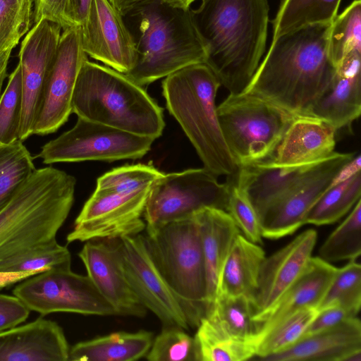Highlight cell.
Returning <instances> with one entry per match:
<instances>
[{
    "instance_id": "9a60e30c",
    "label": "cell",
    "mask_w": 361,
    "mask_h": 361,
    "mask_svg": "<svg viewBox=\"0 0 361 361\" xmlns=\"http://www.w3.org/2000/svg\"><path fill=\"white\" fill-rule=\"evenodd\" d=\"M353 157L354 153L334 152L319 161L295 188L262 214L259 221L262 237L278 239L292 234L304 225L307 213L330 188L336 173Z\"/></svg>"
},
{
    "instance_id": "f6af8a7d",
    "label": "cell",
    "mask_w": 361,
    "mask_h": 361,
    "mask_svg": "<svg viewBox=\"0 0 361 361\" xmlns=\"http://www.w3.org/2000/svg\"><path fill=\"white\" fill-rule=\"evenodd\" d=\"M30 310L16 296L0 294V332L20 325Z\"/></svg>"
},
{
    "instance_id": "7dc6e473",
    "label": "cell",
    "mask_w": 361,
    "mask_h": 361,
    "mask_svg": "<svg viewBox=\"0 0 361 361\" xmlns=\"http://www.w3.org/2000/svg\"><path fill=\"white\" fill-rule=\"evenodd\" d=\"M92 0H68L67 16L73 26H83Z\"/></svg>"
},
{
    "instance_id": "d6986e66",
    "label": "cell",
    "mask_w": 361,
    "mask_h": 361,
    "mask_svg": "<svg viewBox=\"0 0 361 361\" xmlns=\"http://www.w3.org/2000/svg\"><path fill=\"white\" fill-rule=\"evenodd\" d=\"M317 240V231L308 229L264 258L252 299L255 323L274 305L303 271L312 257Z\"/></svg>"
},
{
    "instance_id": "4316f807",
    "label": "cell",
    "mask_w": 361,
    "mask_h": 361,
    "mask_svg": "<svg viewBox=\"0 0 361 361\" xmlns=\"http://www.w3.org/2000/svg\"><path fill=\"white\" fill-rule=\"evenodd\" d=\"M265 257L264 251L257 243L239 233L224 262L217 295H243L252 303L260 267Z\"/></svg>"
},
{
    "instance_id": "52a82bcc",
    "label": "cell",
    "mask_w": 361,
    "mask_h": 361,
    "mask_svg": "<svg viewBox=\"0 0 361 361\" xmlns=\"http://www.w3.org/2000/svg\"><path fill=\"white\" fill-rule=\"evenodd\" d=\"M158 270L175 293L202 317L206 314L207 276L197 222L191 216L157 226L142 234Z\"/></svg>"
},
{
    "instance_id": "5b68a950",
    "label": "cell",
    "mask_w": 361,
    "mask_h": 361,
    "mask_svg": "<svg viewBox=\"0 0 361 361\" xmlns=\"http://www.w3.org/2000/svg\"><path fill=\"white\" fill-rule=\"evenodd\" d=\"M221 83L204 63L178 70L162 82L169 113L176 119L203 163L215 176H233L238 166L220 127L216 97Z\"/></svg>"
},
{
    "instance_id": "7bdbcfd3",
    "label": "cell",
    "mask_w": 361,
    "mask_h": 361,
    "mask_svg": "<svg viewBox=\"0 0 361 361\" xmlns=\"http://www.w3.org/2000/svg\"><path fill=\"white\" fill-rule=\"evenodd\" d=\"M32 14L0 0V52L14 48L30 27Z\"/></svg>"
},
{
    "instance_id": "44dd1931",
    "label": "cell",
    "mask_w": 361,
    "mask_h": 361,
    "mask_svg": "<svg viewBox=\"0 0 361 361\" xmlns=\"http://www.w3.org/2000/svg\"><path fill=\"white\" fill-rule=\"evenodd\" d=\"M263 361H361V324L357 317L302 337Z\"/></svg>"
},
{
    "instance_id": "b9f144b4",
    "label": "cell",
    "mask_w": 361,
    "mask_h": 361,
    "mask_svg": "<svg viewBox=\"0 0 361 361\" xmlns=\"http://www.w3.org/2000/svg\"><path fill=\"white\" fill-rule=\"evenodd\" d=\"M229 192L226 211L247 240L262 243V235L259 216L245 194L232 179L228 181Z\"/></svg>"
},
{
    "instance_id": "6da1fadb",
    "label": "cell",
    "mask_w": 361,
    "mask_h": 361,
    "mask_svg": "<svg viewBox=\"0 0 361 361\" xmlns=\"http://www.w3.org/2000/svg\"><path fill=\"white\" fill-rule=\"evenodd\" d=\"M331 24L305 26L272 39L243 92L295 116H308L336 71L328 51Z\"/></svg>"
},
{
    "instance_id": "d6a6232c",
    "label": "cell",
    "mask_w": 361,
    "mask_h": 361,
    "mask_svg": "<svg viewBox=\"0 0 361 361\" xmlns=\"http://www.w3.org/2000/svg\"><path fill=\"white\" fill-rule=\"evenodd\" d=\"M361 253V200L328 236L319 250L321 259L329 263L355 260Z\"/></svg>"
},
{
    "instance_id": "c3c4849f",
    "label": "cell",
    "mask_w": 361,
    "mask_h": 361,
    "mask_svg": "<svg viewBox=\"0 0 361 361\" xmlns=\"http://www.w3.org/2000/svg\"><path fill=\"white\" fill-rule=\"evenodd\" d=\"M360 169L361 156L360 154H357V156L354 155V157L342 166L336 173L331 181L330 187L348 180L357 173L360 172Z\"/></svg>"
},
{
    "instance_id": "7c38bea8",
    "label": "cell",
    "mask_w": 361,
    "mask_h": 361,
    "mask_svg": "<svg viewBox=\"0 0 361 361\" xmlns=\"http://www.w3.org/2000/svg\"><path fill=\"white\" fill-rule=\"evenodd\" d=\"M154 139L78 117L75 125L44 144L39 157L46 164L139 159Z\"/></svg>"
},
{
    "instance_id": "83f0119b",
    "label": "cell",
    "mask_w": 361,
    "mask_h": 361,
    "mask_svg": "<svg viewBox=\"0 0 361 361\" xmlns=\"http://www.w3.org/2000/svg\"><path fill=\"white\" fill-rule=\"evenodd\" d=\"M154 338L146 330L118 331L70 347L68 361H135L146 356Z\"/></svg>"
},
{
    "instance_id": "ffe728a7",
    "label": "cell",
    "mask_w": 361,
    "mask_h": 361,
    "mask_svg": "<svg viewBox=\"0 0 361 361\" xmlns=\"http://www.w3.org/2000/svg\"><path fill=\"white\" fill-rule=\"evenodd\" d=\"M69 350L62 328L42 317L0 332V361H68Z\"/></svg>"
},
{
    "instance_id": "ac0fdd59",
    "label": "cell",
    "mask_w": 361,
    "mask_h": 361,
    "mask_svg": "<svg viewBox=\"0 0 361 361\" xmlns=\"http://www.w3.org/2000/svg\"><path fill=\"white\" fill-rule=\"evenodd\" d=\"M96 288L117 316L143 317L147 308L135 293L122 270L118 239L86 241L78 253Z\"/></svg>"
},
{
    "instance_id": "cb8c5ba5",
    "label": "cell",
    "mask_w": 361,
    "mask_h": 361,
    "mask_svg": "<svg viewBox=\"0 0 361 361\" xmlns=\"http://www.w3.org/2000/svg\"><path fill=\"white\" fill-rule=\"evenodd\" d=\"M318 163L289 166L269 161L240 166L236 174L230 177L247 197L259 219L270 206L305 179Z\"/></svg>"
},
{
    "instance_id": "ee69618b",
    "label": "cell",
    "mask_w": 361,
    "mask_h": 361,
    "mask_svg": "<svg viewBox=\"0 0 361 361\" xmlns=\"http://www.w3.org/2000/svg\"><path fill=\"white\" fill-rule=\"evenodd\" d=\"M32 23L45 19L61 26L63 30L73 26L67 16L68 0H32Z\"/></svg>"
},
{
    "instance_id": "f5cc1de1",
    "label": "cell",
    "mask_w": 361,
    "mask_h": 361,
    "mask_svg": "<svg viewBox=\"0 0 361 361\" xmlns=\"http://www.w3.org/2000/svg\"><path fill=\"white\" fill-rule=\"evenodd\" d=\"M8 3L18 6L25 11L32 14V0H4Z\"/></svg>"
},
{
    "instance_id": "e0dca14e",
    "label": "cell",
    "mask_w": 361,
    "mask_h": 361,
    "mask_svg": "<svg viewBox=\"0 0 361 361\" xmlns=\"http://www.w3.org/2000/svg\"><path fill=\"white\" fill-rule=\"evenodd\" d=\"M123 16L109 0H92L85 24L80 27L87 55L124 74L133 67L136 42Z\"/></svg>"
},
{
    "instance_id": "d590c367",
    "label": "cell",
    "mask_w": 361,
    "mask_h": 361,
    "mask_svg": "<svg viewBox=\"0 0 361 361\" xmlns=\"http://www.w3.org/2000/svg\"><path fill=\"white\" fill-rule=\"evenodd\" d=\"M319 311L316 307H305L283 320L261 341L255 357L261 360L295 344L302 337Z\"/></svg>"
},
{
    "instance_id": "74e56055",
    "label": "cell",
    "mask_w": 361,
    "mask_h": 361,
    "mask_svg": "<svg viewBox=\"0 0 361 361\" xmlns=\"http://www.w3.org/2000/svg\"><path fill=\"white\" fill-rule=\"evenodd\" d=\"M331 304L340 305L357 315L361 306V266L356 259L338 268L319 310Z\"/></svg>"
},
{
    "instance_id": "4dcf8cb0",
    "label": "cell",
    "mask_w": 361,
    "mask_h": 361,
    "mask_svg": "<svg viewBox=\"0 0 361 361\" xmlns=\"http://www.w3.org/2000/svg\"><path fill=\"white\" fill-rule=\"evenodd\" d=\"M253 316V306L249 298L243 295L219 294L204 317L230 335L242 339L255 340L259 344L257 328Z\"/></svg>"
},
{
    "instance_id": "681fc988",
    "label": "cell",
    "mask_w": 361,
    "mask_h": 361,
    "mask_svg": "<svg viewBox=\"0 0 361 361\" xmlns=\"http://www.w3.org/2000/svg\"><path fill=\"white\" fill-rule=\"evenodd\" d=\"M155 1L159 0H109L123 16L131 15L140 8Z\"/></svg>"
},
{
    "instance_id": "1f68e13d",
    "label": "cell",
    "mask_w": 361,
    "mask_h": 361,
    "mask_svg": "<svg viewBox=\"0 0 361 361\" xmlns=\"http://www.w3.org/2000/svg\"><path fill=\"white\" fill-rule=\"evenodd\" d=\"M360 172L348 180L330 187L315 202L305 219V224H331L347 214L360 200Z\"/></svg>"
},
{
    "instance_id": "60d3db41",
    "label": "cell",
    "mask_w": 361,
    "mask_h": 361,
    "mask_svg": "<svg viewBox=\"0 0 361 361\" xmlns=\"http://www.w3.org/2000/svg\"><path fill=\"white\" fill-rule=\"evenodd\" d=\"M164 173L149 164H132L116 168L100 176L97 189L133 192L152 187Z\"/></svg>"
},
{
    "instance_id": "836d02e7",
    "label": "cell",
    "mask_w": 361,
    "mask_h": 361,
    "mask_svg": "<svg viewBox=\"0 0 361 361\" xmlns=\"http://www.w3.org/2000/svg\"><path fill=\"white\" fill-rule=\"evenodd\" d=\"M353 51L361 52L360 0H354L336 16L329 35V55L336 68Z\"/></svg>"
},
{
    "instance_id": "ba28073f",
    "label": "cell",
    "mask_w": 361,
    "mask_h": 361,
    "mask_svg": "<svg viewBox=\"0 0 361 361\" xmlns=\"http://www.w3.org/2000/svg\"><path fill=\"white\" fill-rule=\"evenodd\" d=\"M223 136L238 167L272 161L296 116L257 97L229 94L217 106Z\"/></svg>"
},
{
    "instance_id": "3957f363",
    "label": "cell",
    "mask_w": 361,
    "mask_h": 361,
    "mask_svg": "<svg viewBox=\"0 0 361 361\" xmlns=\"http://www.w3.org/2000/svg\"><path fill=\"white\" fill-rule=\"evenodd\" d=\"M75 178L54 167L35 169L0 209V262L56 240L74 201Z\"/></svg>"
},
{
    "instance_id": "8d00e7d4",
    "label": "cell",
    "mask_w": 361,
    "mask_h": 361,
    "mask_svg": "<svg viewBox=\"0 0 361 361\" xmlns=\"http://www.w3.org/2000/svg\"><path fill=\"white\" fill-rule=\"evenodd\" d=\"M71 264L68 249L56 239L20 252L1 262V271H46Z\"/></svg>"
},
{
    "instance_id": "f907efd6",
    "label": "cell",
    "mask_w": 361,
    "mask_h": 361,
    "mask_svg": "<svg viewBox=\"0 0 361 361\" xmlns=\"http://www.w3.org/2000/svg\"><path fill=\"white\" fill-rule=\"evenodd\" d=\"M42 271H1L0 288L20 282L27 278L42 272Z\"/></svg>"
},
{
    "instance_id": "484cf974",
    "label": "cell",
    "mask_w": 361,
    "mask_h": 361,
    "mask_svg": "<svg viewBox=\"0 0 361 361\" xmlns=\"http://www.w3.org/2000/svg\"><path fill=\"white\" fill-rule=\"evenodd\" d=\"M192 216L198 226L205 264L208 310L217 295L226 259L234 239L240 231L224 209L204 207Z\"/></svg>"
},
{
    "instance_id": "9c48e42d",
    "label": "cell",
    "mask_w": 361,
    "mask_h": 361,
    "mask_svg": "<svg viewBox=\"0 0 361 361\" xmlns=\"http://www.w3.org/2000/svg\"><path fill=\"white\" fill-rule=\"evenodd\" d=\"M228 183L205 168L163 174L152 185L143 217L146 226L184 219L204 207L226 211Z\"/></svg>"
},
{
    "instance_id": "30bf717a",
    "label": "cell",
    "mask_w": 361,
    "mask_h": 361,
    "mask_svg": "<svg viewBox=\"0 0 361 361\" xmlns=\"http://www.w3.org/2000/svg\"><path fill=\"white\" fill-rule=\"evenodd\" d=\"M13 293L30 311L42 315L71 312L117 316L88 276L72 271L71 265L51 267L22 280Z\"/></svg>"
},
{
    "instance_id": "f1b7e54d",
    "label": "cell",
    "mask_w": 361,
    "mask_h": 361,
    "mask_svg": "<svg viewBox=\"0 0 361 361\" xmlns=\"http://www.w3.org/2000/svg\"><path fill=\"white\" fill-rule=\"evenodd\" d=\"M194 338L196 361H243L257 355L258 343L236 338L204 317Z\"/></svg>"
},
{
    "instance_id": "2e32d148",
    "label": "cell",
    "mask_w": 361,
    "mask_h": 361,
    "mask_svg": "<svg viewBox=\"0 0 361 361\" xmlns=\"http://www.w3.org/2000/svg\"><path fill=\"white\" fill-rule=\"evenodd\" d=\"M59 25L41 20L26 33L18 54L23 87V109L19 130L22 142L33 135L46 77L61 37Z\"/></svg>"
},
{
    "instance_id": "7402d4cb",
    "label": "cell",
    "mask_w": 361,
    "mask_h": 361,
    "mask_svg": "<svg viewBox=\"0 0 361 361\" xmlns=\"http://www.w3.org/2000/svg\"><path fill=\"white\" fill-rule=\"evenodd\" d=\"M361 52L349 53L336 68L324 92L308 116L322 119L336 130L351 125L361 113Z\"/></svg>"
},
{
    "instance_id": "816d5d0a",
    "label": "cell",
    "mask_w": 361,
    "mask_h": 361,
    "mask_svg": "<svg viewBox=\"0 0 361 361\" xmlns=\"http://www.w3.org/2000/svg\"><path fill=\"white\" fill-rule=\"evenodd\" d=\"M13 48L0 52V98L2 94V87L7 75V66Z\"/></svg>"
},
{
    "instance_id": "e575fe53",
    "label": "cell",
    "mask_w": 361,
    "mask_h": 361,
    "mask_svg": "<svg viewBox=\"0 0 361 361\" xmlns=\"http://www.w3.org/2000/svg\"><path fill=\"white\" fill-rule=\"evenodd\" d=\"M35 169L33 159L21 140L0 144V209Z\"/></svg>"
},
{
    "instance_id": "8fae6325",
    "label": "cell",
    "mask_w": 361,
    "mask_h": 361,
    "mask_svg": "<svg viewBox=\"0 0 361 361\" xmlns=\"http://www.w3.org/2000/svg\"><path fill=\"white\" fill-rule=\"evenodd\" d=\"M124 275L141 302L163 326L188 331L199 325L201 317L171 289L154 263L142 234L118 239Z\"/></svg>"
},
{
    "instance_id": "8992f818",
    "label": "cell",
    "mask_w": 361,
    "mask_h": 361,
    "mask_svg": "<svg viewBox=\"0 0 361 361\" xmlns=\"http://www.w3.org/2000/svg\"><path fill=\"white\" fill-rule=\"evenodd\" d=\"M131 16L140 18L137 57L126 75L142 87L188 66L205 63L207 48L192 16L191 7L155 1Z\"/></svg>"
},
{
    "instance_id": "277c9868",
    "label": "cell",
    "mask_w": 361,
    "mask_h": 361,
    "mask_svg": "<svg viewBox=\"0 0 361 361\" xmlns=\"http://www.w3.org/2000/svg\"><path fill=\"white\" fill-rule=\"evenodd\" d=\"M78 117L154 140L165 126L162 109L126 74L86 59L72 98Z\"/></svg>"
},
{
    "instance_id": "f35d334b",
    "label": "cell",
    "mask_w": 361,
    "mask_h": 361,
    "mask_svg": "<svg viewBox=\"0 0 361 361\" xmlns=\"http://www.w3.org/2000/svg\"><path fill=\"white\" fill-rule=\"evenodd\" d=\"M22 109V78L18 63L9 75L6 89L0 98L1 145H8L19 140Z\"/></svg>"
},
{
    "instance_id": "ab89813d",
    "label": "cell",
    "mask_w": 361,
    "mask_h": 361,
    "mask_svg": "<svg viewBox=\"0 0 361 361\" xmlns=\"http://www.w3.org/2000/svg\"><path fill=\"white\" fill-rule=\"evenodd\" d=\"M176 326H163L145 357L149 361H196L194 338Z\"/></svg>"
},
{
    "instance_id": "603a6c76",
    "label": "cell",
    "mask_w": 361,
    "mask_h": 361,
    "mask_svg": "<svg viewBox=\"0 0 361 361\" xmlns=\"http://www.w3.org/2000/svg\"><path fill=\"white\" fill-rule=\"evenodd\" d=\"M337 271L319 257H311L298 277L256 323L259 344L272 329L295 312L307 307L319 308Z\"/></svg>"
},
{
    "instance_id": "db71d44e",
    "label": "cell",
    "mask_w": 361,
    "mask_h": 361,
    "mask_svg": "<svg viewBox=\"0 0 361 361\" xmlns=\"http://www.w3.org/2000/svg\"><path fill=\"white\" fill-rule=\"evenodd\" d=\"M195 1L196 0H166L167 2L173 6L184 8H190L192 3Z\"/></svg>"
},
{
    "instance_id": "4fadbf2b",
    "label": "cell",
    "mask_w": 361,
    "mask_h": 361,
    "mask_svg": "<svg viewBox=\"0 0 361 361\" xmlns=\"http://www.w3.org/2000/svg\"><path fill=\"white\" fill-rule=\"evenodd\" d=\"M152 187L133 192L96 188L76 218L67 242L115 240L140 233L146 226L142 216Z\"/></svg>"
},
{
    "instance_id": "bcb514c9",
    "label": "cell",
    "mask_w": 361,
    "mask_h": 361,
    "mask_svg": "<svg viewBox=\"0 0 361 361\" xmlns=\"http://www.w3.org/2000/svg\"><path fill=\"white\" fill-rule=\"evenodd\" d=\"M357 315L338 304L326 306L319 311L305 331L303 336L333 327Z\"/></svg>"
},
{
    "instance_id": "5bb4252c",
    "label": "cell",
    "mask_w": 361,
    "mask_h": 361,
    "mask_svg": "<svg viewBox=\"0 0 361 361\" xmlns=\"http://www.w3.org/2000/svg\"><path fill=\"white\" fill-rule=\"evenodd\" d=\"M87 56L82 47L80 27L64 30L46 77L33 134L53 133L67 121L72 113L77 77Z\"/></svg>"
},
{
    "instance_id": "d4e9b609",
    "label": "cell",
    "mask_w": 361,
    "mask_h": 361,
    "mask_svg": "<svg viewBox=\"0 0 361 361\" xmlns=\"http://www.w3.org/2000/svg\"><path fill=\"white\" fill-rule=\"evenodd\" d=\"M337 130L312 116H296L279 145L274 162L298 166L319 162L334 152Z\"/></svg>"
},
{
    "instance_id": "7a4b0ae2",
    "label": "cell",
    "mask_w": 361,
    "mask_h": 361,
    "mask_svg": "<svg viewBox=\"0 0 361 361\" xmlns=\"http://www.w3.org/2000/svg\"><path fill=\"white\" fill-rule=\"evenodd\" d=\"M268 0H202L192 9L206 63L229 94L243 93L264 54Z\"/></svg>"
},
{
    "instance_id": "f546056e",
    "label": "cell",
    "mask_w": 361,
    "mask_h": 361,
    "mask_svg": "<svg viewBox=\"0 0 361 361\" xmlns=\"http://www.w3.org/2000/svg\"><path fill=\"white\" fill-rule=\"evenodd\" d=\"M341 0H282L272 20L273 37L316 24H331Z\"/></svg>"
}]
</instances>
